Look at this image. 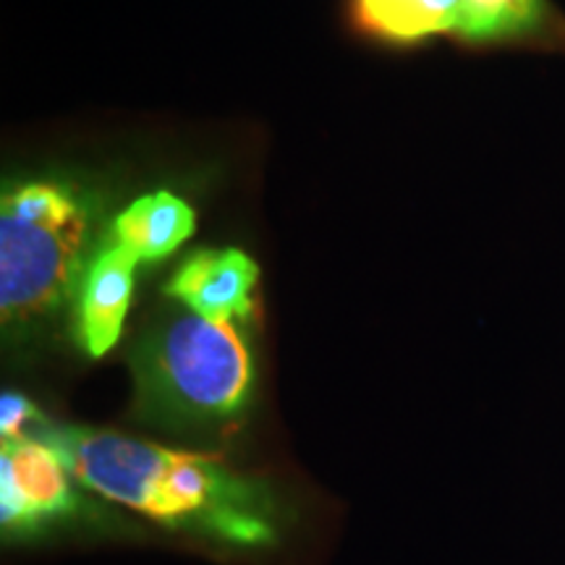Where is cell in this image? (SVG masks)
I'll return each mask as SVG.
<instances>
[{
    "mask_svg": "<svg viewBox=\"0 0 565 565\" xmlns=\"http://www.w3.org/2000/svg\"><path fill=\"white\" fill-rule=\"evenodd\" d=\"M34 435L84 487L162 526L236 547H265L278 540L280 511L270 487L236 475L217 458L110 429L45 427Z\"/></svg>",
    "mask_w": 565,
    "mask_h": 565,
    "instance_id": "obj_1",
    "label": "cell"
},
{
    "mask_svg": "<svg viewBox=\"0 0 565 565\" xmlns=\"http://www.w3.org/2000/svg\"><path fill=\"white\" fill-rule=\"evenodd\" d=\"M97 200L74 181H24L0 200V312L6 333L51 320L92 263Z\"/></svg>",
    "mask_w": 565,
    "mask_h": 565,
    "instance_id": "obj_2",
    "label": "cell"
},
{
    "mask_svg": "<svg viewBox=\"0 0 565 565\" xmlns=\"http://www.w3.org/2000/svg\"><path fill=\"white\" fill-rule=\"evenodd\" d=\"M137 406L175 429L221 427L242 416L254 391V356L242 322L175 315L134 351Z\"/></svg>",
    "mask_w": 565,
    "mask_h": 565,
    "instance_id": "obj_3",
    "label": "cell"
},
{
    "mask_svg": "<svg viewBox=\"0 0 565 565\" xmlns=\"http://www.w3.org/2000/svg\"><path fill=\"white\" fill-rule=\"evenodd\" d=\"M76 494L61 456L38 435L3 440L0 448V521L32 532L74 513Z\"/></svg>",
    "mask_w": 565,
    "mask_h": 565,
    "instance_id": "obj_4",
    "label": "cell"
},
{
    "mask_svg": "<svg viewBox=\"0 0 565 565\" xmlns=\"http://www.w3.org/2000/svg\"><path fill=\"white\" fill-rule=\"evenodd\" d=\"M259 270L238 249L196 252L166 286V294L189 312L217 322H244L254 309Z\"/></svg>",
    "mask_w": 565,
    "mask_h": 565,
    "instance_id": "obj_5",
    "label": "cell"
},
{
    "mask_svg": "<svg viewBox=\"0 0 565 565\" xmlns=\"http://www.w3.org/2000/svg\"><path fill=\"white\" fill-rule=\"evenodd\" d=\"M137 265L139 259L110 236L103 238L100 249L92 257L76 294V341L89 356H105L121 338Z\"/></svg>",
    "mask_w": 565,
    "mask_h": 565,
    "instance_id": "obj_6",
    "label": "cell"
},
{
    "mask_svg": "<svg viewBox=\"0 0 565 565\" xmlns=\"http://www.w3.org/2000/svg\"><path fill=\"white\" fill-rule=\"evenodd\" d=\"M194 210L179 196L158 192L139 196L121 215H116L108 236L139 263L168 257L194 233Z\"/></svg>",
    "mask_w": 565,
    "mask_h": 565,
    "instance_id": "obj_7",
    "label": "cell"
},
{
    "mask_svg": "<svg viewBox=\"0 0 565 565\" xmlns=\"http://www.w3.org/2000/svg\"><path fill=\"white\" fill-rule=\"evenodd\" d=\"M461 0H356L364 30L395 42L456 32Z\"/></svg>",
    "mask_w": 565,
    "mask_h": 565,
    "instance_id": "obj_8",
    "label": "cell"
},
{
    "mask_svg": "<svg viewBox=\"0 0 565 565\" xmlns=\"http://www.w3.org/2000/svg\"><path fill=\"white\" fill-rule=\"evenodd\" d=\"M542 13V0H461L456 32L469 40L511 38L534 30Z\"/></svg>",
    "mask_w": 565,
    "mask_h": 565,
    "instance_id": "obj_9",
    "label": "cell"
},
{
    "mask_svg": "<svg viewBox=\"0 0 565 565\" xmlns=\"http://www.w3.org/2000/svg\"><path fill=\"white\" fill-rule=\"evenodd\" d=\"M34 419H40V412L30 398L19 393H3V398H0V435H3V440L26 437V424Z\"/></svg>",
    "mask_w": 565,
    "mask_h": 565,
    "instance_id": "obj_10",
    "label": "cell"
}]
</instances>
